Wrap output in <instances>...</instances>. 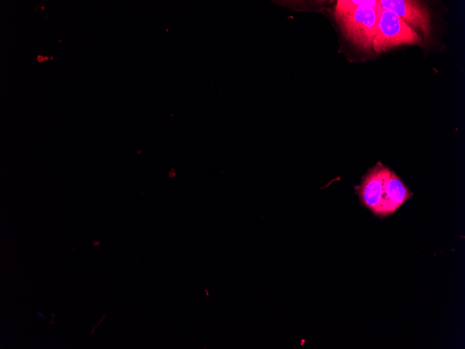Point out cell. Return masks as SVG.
I'll list each match as a JSON object with an SVG mask.
<instances>
[{"mask_svg":"<svg viewBox=\"0 0 465 349\" xmlns=\"http://www.w3.org/2000/svg\"><path fill=\"white\" fill-rule=\"evenodd\" d=\"M380 10L376 0H339L333 14L345 38L360 49L370 52Z\"/></svg>","mask_w":465,"mask_h":349,"instance_id":"1","label":"cell"},{"mask_svg":"<svg viewBox=\"0 0 465 349\" xmlns=\"http://www.w3.org/2000/svg\"><path fill=\"white\" fill-rule=\"evenodd\" d=\"M421 40L414 28L393 12L381 8L372 51L379 54L403 45H417Z\"/></svg>","mask_w":465,"mask_h":349,"instance_id":"2","label":"cell"},{"mask_svg":"<svg viewBox=\"0 0 465 349\" xmlns=\"http://www.w3.org/2000/svg\"><path fill=\"white\" fill-rule=\"evenodd\" d=\"M378 6L390 10L428 39L432 36L431 15L427 6L416 0H377Z\"/></svg>","mask_w":465,"mask_h":349,"instance_id":"3","label":"cell"},{"mask_svg":"<svg viewBox=\"0 0 465 349\" xmlns=\"http://www.w3.org/2000/svg\"><path fill=\"white\" fill-rule=\"evenodd\" d=\"M391 172L390 169L378 163L365 174L360 185L354 187L361 204L375 215L378 212L385 184Z\"/></svg>","mask_w":465,"mask_h":349,"instance_id":"4","label":"cell"},{"mask_svg":"<svg viewBox=\"0 0 465 349\" xmlns=\"http://www.w3.org/2000/svg\"><path fill=\"white\" fill-rule=\"evenodd\" d=\"M412 193L394 173L391 172L386 182L384 191L376 215L386 217L395 212Z\"/></svg>","mask_w":465,"mask_h":349,"instance_id":"5","label":"cell"},{"mask_svg":"<svg viewBox=\"0 0 465 349\" xmlns=\"http://www.w3.org/2000/svg\"><path fill=\"white\" fill-rule=\"evenodd\" d=\"M37 59L39 62H42L48 59V57L45 56H38Z\"/></svg>","mask_w":465,"mask_h":349,"instance_id":"6","label":"cell"},{"mask_svg":"<svg viewBox=\"0 0 465 349\" xmlns=\"http://www.w3.org/2000/svg\"><path fill=\"white\" fill-rule=\"evenodd\" d=\"M38 316L40 318H45L43 313L41 312L38 313Z\"/></svg>","mask_w":465,"mask_h":349,"instance_id":"7","label":"cell"}]
</instances>
